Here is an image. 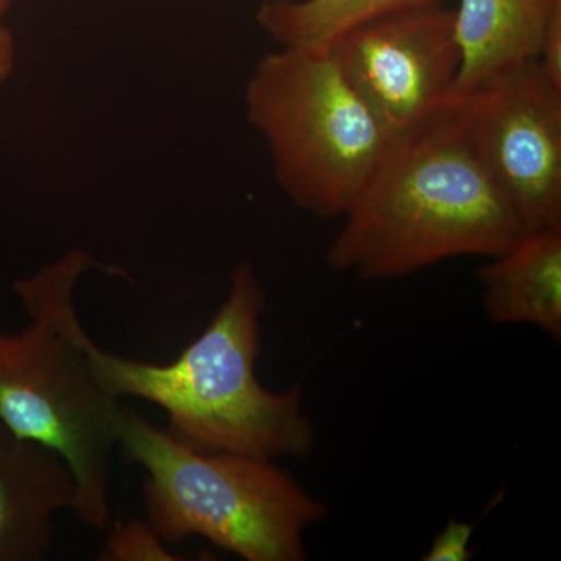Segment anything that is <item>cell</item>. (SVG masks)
Wrapping results in <instances>:
<instances>
[{
  "mask_svg": "<svg viewBox=\"0 0 561 561\" xmlns=\"http://www.w3.org/2000/svg\"><path fill=\"white\" fill-rule=\"evenodd\" d=\"M343 219L328 267L370 280L496 256L524 232L451 103L391 140Z\"/></svg>",
  "mask_w": 561,
  "mask_h": 561,
  "instance_id": "1",
  "label": "cell"
},
{
  "mask_svg": "<svg viewBox=\"0 0 561 561\" xmlns=\"http://www.w3.org/2000/svg\"><path fill=\"white\" fill-rule=\"evenodd\" d=\"M267 297L256 268L239 262L227 297L206 330L168 364L130 359L102 348L83 332L84 353L103 390L121 401L136 398L168 416L164 431L206 454L257 459L305 457L316 443L300 386H262L256 362Z\"/></svg>",
  "mask_w": 561,
  "mask_h": 561,
  "instance_id": "2",
  "label": "cell"
},
{
  "mask_svg": "<svg viewBox=\"0 0 561 561\" xmlns=\"http://www.w3.org/2000/svg\"><path fill=\"white\" fill-rule=\"evenodd\" d=\"M102 264L90 253L70 250L14 280L31 321L20 331L0 330V424L11 438L57 453L76 481L73 515L106 530L122 408L92 375L73 300L81 276Z\"/></svg>",
  "mask_w": 561,
  "mask_h": 561,
  "instance_id": "3",
  "label": "cell"
},
{
  "mask_svg": "<svg viewBox=\"0 0 561 561\" xmlns=\"http://www.w3.org/2000/svg\"><path fill=\"white\" fill-rule=\"evenodd\" d=\"M117 446L144 471L146 519L169 546L201 537L245 561L308 560L323 502L275 460L194 451L122 408Z\"/></svg>",
  "mask_w": 561,
  "mask_h": 561,
  "instance_id": "4",
  "label": "cell"
},
{
  "mask_svg": "<svg viewBox=\"0 0 561 561\" xmlns=\"http://www.w3.org/2000/svg\"><path fill=\"white\" fill-rule=\"evenodd\" d=\"M243 102L271 151L280 191L324 219L343 217L391 142L330 47H280L265 55Z\"/></svg>",
  "mask_w": 561,
  "mask_h": 561,
  "instance_id": "5",
  "label": "cell"
},
{
  "mask_svg": "<svg viewBox=\"0 0 561 561\" xmlns=\"http://www.w3.org/2000/svg\"><path fill=\"white\" fill-rule=\"evenodd\" d=\"M472 149L524 231L561 225V91L537 60L454 99Z\"/></svg>",
  "mask_w": 561,
  "mask_h": 561,
  "instance_id": "6",
  "label": "cell"
},
{
  "mask_svg": "<svg viewBox=\"0 0 561 561\" xmlns=\"http://www.w3.org/2000/svg\"><path fill=\"white\" fill-rule=\"evenodd\" d=\"M328 47L391 140L451 103L461 65L454 10L387 14Z\"/></svg>",
  "mask_w": 561,
  "mask_h": 561,
  "instance_id": "7",
  "label": "cell"
},
{
  "mask_svg": "<svg viewBox=\"0 0 561 561\" xmlns=\"http://www.w3.org/2000/svg\"><path fill=\"white\" fill-rule=\"evenodd\" d=\"M72 471L57 453L27 440L0 442V561H43L55 522L72 512Z\"/></svg>",
  "mask_w": 561,
  "mask_h": 561,
  "instance_id": "8",
  "label": "cell"
},
{
  "mask_svg": "<svg viewBox=\"0 0 561 561\" xmlns=\"http://www.w3.org/2000/svg\"><path fill=\"white\" fill-rule=\"evenodd\" d=\"M478 272L491 323L530 324L561 339V225L524 231Z\"/></svg>",
  "mask_w": 561,
  "mask_h": 561,
  "instance_id": "9",
  "label": "cell"
},
{
  "mask_svg": "<svg viewBox=\"0 0 561 561\" xmlns=\"http://www.w3.org/2000/svg\"><path fill=\"white\" fill-rule=\"evenodd\" d=\"M552 0H460L454 10L461 65L454 99L534 60L552 11Z\"/></svg>",
  "mask_w": 561,
  "mask_h": 561,
  "instance_id": "10",
  "label": "cell"
},
{
  "mask_svg": "<svg viewBox=\"0 0 561 561\" xmlns=\"http://www.w3.org/2000/svg\"><path fill=\"white\" fill-rule=\"evenodd\" d=\"M446 0H265L256 21L280 47H328L362 24Z\"/></svg>",
  "mask_w": 561,
  "mask_h": 561,
  "instance_id": "11",
  "label": "cell"
},
{
  "mask_svg": "<svg viewBox=\"0 0 561 561\" xmlns=\"http://www.w3.org/2000/svg\"><path fill=\"white\" fill-rule=\"evenodd\" d=\"M98 559L102 561H179L146 518L111 522Z\"/></svg>",
  "mask_w": 561,
  "mask_h": 561,
  "instance_id": "12",
  "label": "cell"
},
{
  "mask_svg": "<svg viewBox=\"0 0 561 561\" xmlns=\"http://www.w3.org/2000/svg\"><path fill=\"white\" fill-rule=\"evenodd\" d=\"M474 527L471 524L449 519L440 534L432 541L424 561H468L471 557V541Z\"/></svg>",
  "mask_w": 561,
  "mask_h": 561,
  "instance_id": "13",
  "label": "cell"
},
{
  "mask_svg": "<svg viewBox=\"0 0 561 561\" xmlns=\"http://www.w3.org/2000/svg\"><path fill=\"white\" fill-rule=\"evenodd\" d=\"M535 60L540 66L542 76L553 88L561 91V9L552 11Z\"/></svg>",
  "mask_w": 561,
  "mask_h": 561,
  "instance_id": "14",
  "label": "cell"
},
{
  "mask_svg": "<svg viewBox=\"0 0 561 561\" xmlns=\"http://www.w3.org/2000/svg\"><path fill=\"white\" fill-rule=\"evenodd\" d=\"M16 62L18 43L14 33L0 22V83L13 76Z\"/></svg>",
  "mask_w": 561,
  "mask_h": 561,
  "instance_id": "15",
  "label": "cell"
},
{
  "mask_svg": "<svg viewBox=\"0 0 561 561\" xmlns=\"http://www.w3.org/2000/svg\"><path fill=\"white\" fill-rule=\"evenodd\" d=\"M14 0H0V21H2V18L5 16L7 13H9V10L11 9V5H13Z\"/></svg>",
  "mask_w": 561,
  "mask_h": 561,
  "instance_id": "16",
  "label": "cell"
},
{
  "mask_svg": "<svg viewBox=\"0 0 561 561\" xmlns=\"http://www.w3.org/2000/svg\"><path fill=\"white\" fill-rule=\"evenodd\" d=\"M7 438H10V434L5 431V427L0 424V442L7 440Z\"/></svg>",
  "mask_w": 561,
  "mask_h": 561,
  "instance_id": "17",
  "label": "cell"
},
{
  "mask_svg": "<svg viewBox=\"0 0 561 561\" xmlns=\"http://www.w3.org/2000/svg\"><path fill=\"white\" fill-rule=\"evenodd\" d=\"M552 2L561 3V0H552Z\"/></svg>",
  "mask_w": 561,
  "mask_h": 561,
  "instance_id": "18",
  "label": "cell"
}]
</instances>
